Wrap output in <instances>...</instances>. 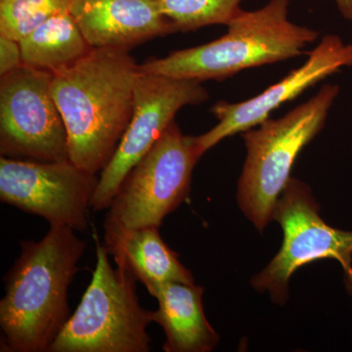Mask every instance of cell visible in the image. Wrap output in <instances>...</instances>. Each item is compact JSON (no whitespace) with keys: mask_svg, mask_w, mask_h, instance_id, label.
<instances>
[{"mask_svg":"<svg viewBox=\"0 0 352 352\" xmlns=\"http://www.w3.org/2000/svg\"><path fill=\"white\" fill-rule=\"evenodd\" d=\"M139 65L129 51L92 48L53 74V97L68 133L69 159L82 170L101 173L131 122Z\"/></svg>","mask_w":352,"mask_h":352,"instance_id":"cell-1","label":"cell"},{"mask_svg":"<svg viewBox=\"0 0 352 352\" xmlns=\"http://www.w3.org/2000/svg\"><path fill=\"white\" fill-rule=\"evenodd\" d=\"M4 277L0 351L50 352L71 318L69 288L87 243L68 226H50L39 241L22 240Z\"/></svg>","mask_w":352,"mask_h":352,"instance_id":"cell-2","label":"cell"},{"mask_svg":"<svg viewBox=\"0 0 352 352\" xmlns=\"http://www.w3.org/2000/svg\"><path fill=\"white\" fill-rule=\"evenodd\" d=\"M289 0H270L258 10H242L226 36L176 50L139 65V71L199 82H222L245 69L285 61L302 54L319 32L289 19Z\"/></svg>","mask_w":352,"mask_h":352,"instance_id":"cell-3","label":"cell"},{"mask_svg":"<svg viewBox=\"0 0 352 352\" xmlns=\"http://www.w3.org/2000/svg\"><path fill=\"white\" fill-rule=\"evenodd\" d=\"M339 92L338 85H324L311 99L284 117L268 118L243 134L247 157L238 185V201L259 231L273 219L296 157L325 126Z\"/></svg>","mask_w":352,"mask_h":352,"instance_id":"cell-4","label":"cell"},{"mask_svg":"<svg viewBox=\"0 0 352 352\" xmlns=\"http://www.w3.org/2000/svg\"><path fill=\"white\" fill-rule=\"evenodd\" d=\"M96 266L92 280L50 352H148L154 311L139 302L131 273L113 268L94 234Z\"/></svg>","mask_w":352,"mask_h":352,"instance_id":"cell-5","label":"cell"},{"mask_svg":"<svg viewBox=\"0 0 352 352\" xmlns=\"http://www.w3.org/2000/svg\"><path fill=\"white\" fill-rule=\"evenodd\" d=\"M203 156L197 136L173 122L150 151L127 173L108 208L104 224L160 227L188 198L192 173Z\"/></svg>","mask_w":352,"mask_h":352,"instance_id":"cell-6","label":"cell"},{"mask_svg":"<svg viewBox=\"0 0 352 352\" xmlns=\"http://www.w3.org/2000/svg\"><path fill=\"white\" fill-rule=\"evenodd\" d=\"M318 210L309 187L291 178L273 214V219L283 229V245L271 263L252 280L254 289L267 291L278 305L287 302L292 275L318 259L339 261L352 294V232L329 226Z\"/></svg>","mask_w":352,"mask_h":352,"instance_id":"cell-7","label":"cell"},{"mask_svg":"<svg viewBox=\"0 0 352 352\" xmlns=\"http://www.w3.org/2000/svg\"><path fill=\"white\" fill-rule=\"evenodd\" d=\"M53 73L23 64L0 80V153L10 159H69L68 133L53 97Z\"/></svg>","mask_w":352,"mask_h":352,"instance_id":"cell-8","label":"cell"},{"mask_svg":"<svg viewBox=\"0 0 352 352\" xmlns=\"http://www.w3.org/2000/svg\"><path fill=\"white\" fill-rule=\"evenodd\" d=\"M208 97L207 89L199 80L139 71L131 122L110 163L100 173L92 210L101 212L110 208L127 173L175 122L180 109L199 105Z\"/></svg>","mask_w":352,"mask_h":352,"instance_id":"cell-9","label":"cell"},{"mask_svg":"<svg viewBox=\"0 0 352 352\" xmlns=\"http://www.w3.org/2000/svg\"><path fill=\"white\" fill-rule=\"evenodd\" d=\"M99 176L69 160L36 162L0 157V201L43 217L50 226L85 232Z\"/></svg>","mask_w":352,"mask_h":352,"instance_id":"cell-10","label":"cell"},{"mask_svg":"<svg viewBox=\"0 0 352 352\" xmlns=\"http://www.w3.org/2000/svg\"><path fill=\"white\" fill-rule=\"evenodd\" d=\"M344 67H352V44H344L340 36L328 34L310 51L302 67L292 71L263 94L239 103L217 102L212 108V113L219 120V124L203 135L197 136L201 154L229 136L258 126L280 106L294 100L307 88Z\"/></svg>","mask_w":352,"mask_h":352,"instance_id":"cell-11","label":"cell"},{"mask_svg":"<svg viewBox=\"0 0 352 352\" xmlns=\"http://www.w3.org/2000/svg\"><path fill=\"white\" fill-rule=\"evenodd\" d=\"M69 13L92 48L129 51L176 32L160 0H73Z\"/></svg>","mask_w":352,"mask_h":352,"instance_id":"cell-12","label":"cell"},{"mask_svg":"<svg viewBox=\"0 0 352 352\" xmlns=\"http://www.w3.org/2000/svg\"><path fill=\"white\" fill-rule=\"evenodd\" d=\"M160 227L140 228L104 224V245L116 264L144 285L150 295L168 282L194 284L193 275L164 242Z\"/></svg>","mask_w":352,"mask_h":352,"instance_id":"cell-13","label":"cell"},{"mask_svg":"<svg viewBox=\"0 0 352 352\" xmlns=\"http://www.w3.org/2000/svg\"><path fill=\"white\" fill-rule=\"evenodd\" d=\"M204 289L195 284L168 282L155 289L157 310L154 323L163 329L166 352H208L219 337L206 318Z\"/></svg>","mask_w":352,"mask_h":352,"instance_id":"cell-14","label":"cell"},{"mask_svg":"<svg viewBox=\"0 0 352 352\" xmlns=\"http://www.w3.org/2000/svg\"><path fill=\"white\" fill-rule=\"evenodd\" d=\"M20 46L23 64L53 74L76 64L92 50L69 11L45 21Z\"/></svg>","mask_w":352,"mask_h":352,"instance_id":"cell-15","label":"cell"},{"mask_svg":"<svg viewBox=\"0 0 352 352\" xmlns=\"http://www.w3.org/2000/svg\"><path fill=\"white\" fill-rule=\"evenodd\" d=\"M244 0H160L164 15L176 32H188L212 25H228L242 11Z\"/></svg>","mask_w":352,"mask_h":352,"instance_id":"cell-16","label":"cell"},{"mask_svg":"<svg viewBox=\"0 0 352 352\" xmlns=\"http://www.w3.org/2000/svg\"><path fill=\"white\" fill-rule=\"evenodd\" d=\"M73 0H0V34L20 41L45 21L69 12Z\"/></svg>","mask_w":352,"mask_h":352,"instance_id":"cell-17","label":"cell"},{"mask_svg":"<svg viewBox=\"0 0 352 352\" xmlns=\"http://www.w3.org/2000/svg\"><path fill=\"white\" fill-rule=\"evenodd\" d=\"M23 65L19 41L0 34V76H3Z\"/></svg>","mask_w":352,"mask_h":352,"instance_id":"cell-18","label":"cell"},{"mask_svg":"<svg viewBox=\"0 0 352 352\" xmlns=\"http://www.w3.org/2000/svg\"><path fill=\"white\" fill-rule=\"evenodd\" d=\"M336 2L342 17L352 21V0H336Z\"/></svg>","mask_w":352,"mask_h":352,"instance_id":"cell-19","label":"cell"}]
</instances>
